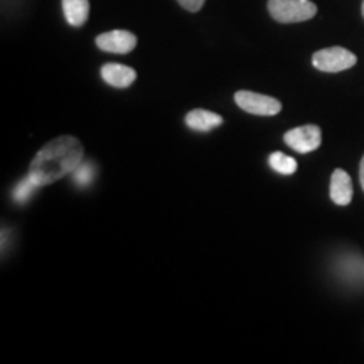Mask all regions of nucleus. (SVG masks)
I'll use <instances>...</instances> for the list:
<instances>
[{
    "label": "nucleus",
    "mask_w": 364,
    "mask_h": 364,
    "mask_svg": "<svg viewBox=\"0 0 364 364\" xmlns=\"http://www.w3.org/2000/svg\"><path fill=\"white\" fill-rule=\"evenodd\" d=\"M85 161V149L78 139L70 135L58 136L44 145L36 154L29 167V176L36 184L48 186L53 184L73 171Z\"/></svg>",
    "instance_id": "f257e3e1"
},
{
    "label": "nucleus",
    "mask_w": 364,
    "mask_h": 364,
    "mask_svg": "<svg viewBox=\"0 0 364 364\" xmlns=\"http://www.w3.org/2000/svg\"><path fill=\"white\" fill-rule=\"evenodd\" d=\"M268 12L277 22L294 24L311 21L317 14V6L311 0H268Z\"/></svg>",
    "instance_id": "f03ea898"
},
{
    "label": "nucleus",
    "mask_w": 364,
    "mask_h": 364,
    "mask_svg": "<svg viewBox=\"0 0 364 364\" xmlns=\"http://www.w3.org/2000/svg\"><path fill=\"white\" fill-rule=\"evenodd\" d=\"M358 58L341 46L326 48L312 56V65L322 73H341L356 65Z\"/></svg>",
    "instance_id": "7ed1b4c3"
},
{
    "label": "nucleus",
    "mask_w": 364,
    "mask_h": 364,
    "mask_svg": "<svg viewBox=\"0 0 364 364\" xmlns=\"http://www.w3.org/2000/svg\"><path fill=\"white\" fill-rule=\"evenodd\" d=\"M235 102L241 110L260 117H273L282 110V103L277 98L267 95L253 93V91H238L235 95Z\"/></svg>",
    "instance_id": "20e7f679"
},
{
    "label": "nucleus",
    "mask_w": 364,
    "mask_h": 364,
    "mask_svg": "<svg viewBox=\"0 0 364 364\" xmlns=\"http://www.w3.org/2000/svg\"><path fill=\"white\" fill-rule=\"evenodd\" d=\"M284 140L295 152L309 154L321 147L322 135L321 129L317 125H304L287 132L284 135Z\"/></svg>",
    "instance_id": "39448f33"
},
{
    "label": "nucleus",
    "mask_w": 364,
    "mask_h": 364,
    "mask_svg": "<svg viewBox=\"0 0 364 364\" xmlns=\"http://www.w3.org/2000/svg\"><path fill=\"white\" fill-rule=\"evenodd\" d=\"M97 46L105 53L129 54L135 49L136 38L129 31H108L97 38Z\"/></svg>",
    "instance_id": "423d86ee"
},
{
    "label": "nucleus",
    "mask_w": 364,
    "mask_h": 364,
    "mask_svg": "<svg viewBox=\"0 0 364 364\" xmlns=\"http://www.w3.org/2000/svg\"><path fill=\"white\" fill-rule=\"evenodd\" d=\"M331 199L338 206H348L353 199V181L343 169H336L331 177Z\"/></svg>",
    "instance_id": "0eeeda50"
},
{
    "label": "nucleus",
    "mask_w": 364,
    "mask_h": 364,
    "mask_svg": "<svg viewBox=\"0 0 364 364\" xmlns=\"http://www.w3.org/2000/svg\"><path fill=\"white\" fill-rule=\"evenodd\" d=\"M102 78L105 83L115 88H129L136 78V73L134 68L117 65V63H108L102 68Z\"/></svg>",
    "instance_id": "6e6552de"
},
{
    "label": "nucleus",
    "mask_w": 364,
    "mask_h": 364,
    "mask_svg": "<svg viewBox=\"0 0 364 364\" xmlns=\"http://www.w3.org/2000/svg\"><path fill=\"white\" fill-rule=\"evenodd\" d=\"M186 125L196 132H209L223 125V118L215 112L193 110L186 115Z\"/></svg>",
    "instance_id": "1a4fd4ad"
},
{
    "label": "nucleus",
    "mask_w": 364,
    "mask_h": 364,
    "mask_svg": "<svg viewBox=\"0 0 364 364\" xmlns=\"http://www.w3.org/2000/svg\"><path fill=\"white\" fill-rule=\"evenodd\" d=\"M63 12H65L68 24L81 27L88 21L90 2L88 0H63Z\"/></svg>",
    "instance_id": "9d476101"
},
{
    "label": "nucleus",
    "mask_w": 364,
    "mask_h": 364,
    "mask_svg": "<svg viewBox=\"0 0 364 364\" xmlns=\"http://www.w3.org/2000/svg\"><path fill=\"white\" fill-rule=\"evenodd\" d=\"M268 164H270L273 171L284 176H292L297 171V161L282 152H273L270 159H268Z\"/></svg>",
    "instance_id": "9b49d317"
},
{
    "label": "nucleus",
    "mask_w": 364,
    "mask_h": 364,
    "mask_svg": "<svg viewBox=\"0 0 364 364\" xmlns=\"http://www.w3.org/2000/svg\"><path fill=\"white\" fill-rule=\"evenodd\" d=\"M93 177H95V166L90 162L83 161L75 171H73V182H75L76 186H81V188L90 186L91 182H93Z\"/></svg>",
    "instance_id": "f8f14e48"
},
{
    "label": "nucleus",
    "mask_w": 364,
    "mask_h": 364,
    "mask_svg": "<svg viewBox=\"0 0 364 364\" xmlns=\"http://www.w3.org/2000/svg\"><path fill=\"white\" fill-rule=\"evenodd\" d=\"M38 188L39 186L36 184V181L29 174H27L24 179H22L19 184L16 186V189H14V199H16L17 203H26Z\"/></svg>",
    "instance_id": "ddd939ff"
},
{
    "label": "nucleus",
    "mask_w": 364,
    "mask_h": 364,
    "mask_svg": "<svg viewBox=\"0 0 364 364\" xmlns=\"http://www.w3.org/2000/svg\"><path fill=\"white\" fill-rule=\"evenodd\" d=\"M177 2H179L181 6L186 9V11L198 12V11H201L206 0H177Z\"/></svg>",
    "instance_id": "4468645a"
},
{
    "label": "nucleus",
    "mask_w": 364,
    "mask_h": 364,
    "mask_svg": "<svg viewBox=\"0 0 364 364\" xmlns=\"http://www.w3.org/2000/svg\"><path fill=\"white\" fill-rule=\"evenodd\" d=\"M359 179H361V186H363V191H364V156H363V161H361V169H359Z\"/></svg>",
    "instance_id": "2eb2a0df"
},
{
    "label": "nucleus",
    "mask_w": 364,
    "mask_h": 364,
    "mask_svg": "<svg viewBox=\"0 0 364 364\" xmlns=\"http://www.w3.org/2000/svg\"><path fill=\"white\" fill-rule=\"evenodd\" d=\"M363 16H364V0H363Z\"/></svg>",
    "instance_id": "dca6fc26"
}]
</instances>
